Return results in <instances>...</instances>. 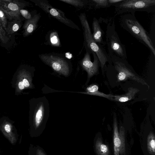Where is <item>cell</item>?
<instances>
[{
  "label": "cell",
  "mask_w": 155,
  "mask_h": 155,
  "mask_svg": "<svg viewBox=\"0 0 155 155\" xmlns=\"http://www.w3.org/2000/svg\"><path fill=\"white\" fill-rule=\"evenodd\" d=\"M99 87L95 84H92L87 87L86 92L84 94L98 96L106 98L111 101H114V96L111 94H106L98 91Z\"/></svg>",
  "instance_id": "4fadbf2b"
},
{
  "label": "cell",
  "mask_w": 155,
  "mask_h": 155,
  "mask_svg": "<svg viewBox=\"0 0 155 155\" xmlns=\"http://www.w3.org/2000/svg\"><path fill=\"white\" fill-rule=\"evenodd\" d=\"M59 1L72 5L74 7L82 8L89 2V1L84 0H59Z\"/></svg>",
  "instance_id": "2e32d148"
},
{
  "label": "cell",
  "mask_w": 155,
  "mask_h": 155,
  "mask_svg": "<svg viewBox=\"0 0 155 155\" xmlns=\"http://www.w3.org/2000/svg\"><path fill=\"white\" fill-rule=\"evenodd\" d=\"M114 155H119L120 152V149L116 147H114Z\"/></svg>",
  "instance_id": "f1b7e54d"
},
{
  "label": "cell",
  "mask_w": 155,
  "mask_h": 155,
  "mask_svg": "<svg viewBox=\"0 0 155 155\" xmlns=\"http://www.w3.org/2000/svg\"><path fill=\"white\" fill-rule=\"evenodd\" d=\"M23 82L25 86L26 87H28L30 86V83L28 80L26 78H24L23 80Z\"/></svg>",
  "instance_id": "83f0119b"
},
{
  "label": "cell",
  "mask_w": 155,
  "mask_h": 155,
  "mask_svg": "<svg viewBox=\"0 0 155 155\" xmlns=\"http://www.w3.org/2000/svg\"><path fill=\"white\" fill-rule=\"evenodd\" d=\"M27 5L18 0H0V8L10 20H21L20 10Z\"/></svg>",
  "instance_id": "ba28073f"
},
{
  "label": "cell",
  "mask_w": 155,
  "mask_h": 155,
  "mask_svg": "<svg viewBox=\"0 0 155 155\" xmlns=\"http://www.w3.org/2000/svg\"><path fill=\"white\" fill-rule=\"evenodd\" d=\"M110 58L114 61L115 68L117 72V81L120 82L130 79L146 85L149 88V86L143 79L134 73L123 62V60L115 55H109Z\"/></svg>",
  "instance_id": "8992f818"
},
{
  "label": "cell",
  "mask_w": 155,
  "mask_h": 155,
  "mask_svg": "<svg viewBox=\"0 0 155 155\" xmlns=\"http://www.w3.org/2000/svg\"><path fill=\"white\" fill-rule=\"evenodd\" d=\"M79 18L83 31L86 50L89 53L93 52L96 54L101 68L103 69L106 63L110 60V57L102 46L97 44L93 39L86 14L84 13H81L79 16Z\"/></svg>",
  "instance_id": "6da1fadb"
},
{
  "label": "cell",
  "mask_w": 155,
  "mask_h": 155,
  "mask_svg": "<svg viewBox=\"0 0 155 155\" xmlns=\"http://www.w3.org/2000/svg\"><path fill=\"white\" fill-rule=\"evenodd\" d=\"M114 147L119 148L121 143L118 129L117 119L115 118L114 120Z\"/></svg>",
  "instance_id": "d6986e66"
},
{
  "label": "cell",
  "mask_w": 155,
  "mask_h": 155,
  "mask_svg": "<svg viewBox=\"0 0 155 155\" xmlns=\"http://www.w3.org/2000/svg\"><path fill=\"white\" fill-rule=\"evenodd\" d=\"M44 112V108L42 104L40 105L35 114V124L36 128H38L42 121Z\"/></svg>",
  "instance_id": "e0dca14e"
},
{
  "label": "cell",
  "mask_w": 155,
  "mask_h": 155,
  "mask_svg": "<svg viewBox=\"0 0 155 155\" xmlns=\"http://www.w3.org/2000/svg\"><path fill=\"white\" fill-rule=\"evenodd\" d=\"M49 41L51 45L59 47L60 42L57 32L54 31L51 33L49 35Z\"/></svg>",
  "instance_id": "ffe728a7"
},
{
  "label": "cell",
  "mask_w": 155,
  "mask_h": 155,
  "mask_svg": "<svg viewBox=\"0 0 155 155\" xmlns=\"http://www.w3.org/2000/svg\"><path fill=\"white\" fill-rule=\"evenodd\" d=\"M4 130L5 131V133H8L9 134L11 131V128L10 126L8 124H6L4 126Z\"/></svg>",
  "instance_id": "484cf974"
},
{
  "label": "cell",
  "mask_w": 155,
  "mask_h": 155,
  "mask_svg": "<svg viewBox=\"0 0 155 155\" xmlns=\"http://www.w3.org/2000/svg\"><path fill=\"white\" fill-rule=\"evenodd\" d=\"M93 33L92 36L94 41L98 45L102 46L105 43L103 40L102 33L99 21L94 18L92 24Z\"/></svg>",
  "instance_id": "8fae6325"
},
{
  "label": "cell",
  "mask_w": 155,
  "mask_h": 155,
  "mask_svg": "<svg viewBox=\"0 0 155 155\" xmlns=\"http://www.w3.org/2000/svg\"><path fill=\"white\" fill-rule=\"evenodd\" d=\"M0 40L3 44L6 43L9 40V38L6 35L5 30L0 24Z\"/></svg>",
  "instance_id": "603a6c76"
},
{
  "label": "cell",
  "mask_w": 155,
  "mask_h": 155,
  "mask_svg": "<svg viewBox=\"0 0 155 155\" xmlns=\"http://www.w3.org/2000/svg\"><path fill=\"white\" fill-rule=\"evenodd\" d=\"M106 38L108 55H115L124 60L126 59L125 48L121 43L114 27L107 26Z\"/></svg>",
  "instance_id": "5b68a950"
},
{
  "label": "cell",
  "mask_w": 155,
  "mask_h": 155,
  "mask_svg": "<svg viewBox=\"0 0 155 155\" xmlns=\"http://www.w3.org/2000/svg\"><path fill=\"white\" fill-rule=\"evenodd\" d=\"M41 16L40 13H39L34 15L31 19L26 20L23 26L24 37L29 36L35 30Z\"/></svg>",
  "instance_id": "30bf717a"
},
{
  "label": "cell",
  "mask_w": 155,
  "mask_h": 155,
  "mask_svg": "<svg viewBox=\"0 0 155 155\" xmlns=\"http://www.w3.org/2000/svg\"><path fill=\"white\" fill-rule=\"evenodd\" d=\"M123 27L137 38L146 45L155 56V49L153 43L145 30L133 16L125 15L122 18Z\"/></svg>",
  "instance_id": "7a4b0ae2"
},
{
  "label": "cell",
  "mask_w": 155,
  "mask_h": 155,
  "mask_svg": "<svg viewBox=\"0 0 155 155\" xmlns=\"http://www.w3.org/2000/svg\"><path fill=\"white\" fill-rule=\"evenodd\" d=\"M8 22L5 32L7 35L13 34L17 32L21 28L22 22L21 20L13 19Z\"/></svg>",
  "instance_id": "5bb4252c"
},
{
  "label": "cell",
  "mask_w": 155,
  "mask_h": 155,
  "mask_svg": "<svg viewBox=\"0 0 155 155\" xmlns=\"http://www.w3.org/2000/svg\"><path fill=\"white\" fill-rule=\"evenodd\" d=\"M8 19L6 15L0 8V24L5 30L8 23Z\"/></svg>",
  "instance_id": "44dd1931"
},
{
  "label": "cell",
  "mask_w": 155,
  "mask_h": 155,
  "mask_svg": "<svg viewBox=\"0 0 155 155\" xmlns=\"http://www.w3.org/2000/svg\"><path fill=\"white\" fill-rule=\"evenodd\" d=\"M128 90L125 94L114 95V101L120 102H127L134 99L136 94L140 91L139 89L132 87L128 88Z\"/></svg>",
  "instance_id": "7c38bea8"
},
{
  "label": "cell",
  "mask_w": 155,
  "mask_h": 155,
  "mask_svg": "<svg viewBox=\"0 0 155 155\" xmlns=\"http://www.w3.org/2000/svg\"><path fill=\"white\" fill-rule=\"evenodd\" d=\"M44 63L50 66L55 71L65 76L68 75L69 66L68 59L62 54L57 53L41 54L39 55Z\"/></svg>",
  "instance_id": "277c9868"
},
{
  "label": "cell",
  "mask_w": 155,
  "mask_h": 155,
  "mask_svg": "<svg viewBox=\"0 0 155 155\" xmlns=\"http://www.w3.org/2000/svg\"><path fill=\"white\" fill-rule=\"evenodd\" d=\"M147 147L149 152L153 155H155V137L154 134L150 133L147 139Z\"/></svg>",
  "instance_id": "ac0fdd59"
},
{
  "label": "cell",
  "mask_w": 155,
  "mask_h": 155,
  "mask_svg": "<svg viewBox=\"0 0 155 155\" xmlns=\"http://www.w3.org/2000/svg\"><path fill=\"white\" fill-rule=\"evenodd\" d=\"M86 51L81 64L83 69L87 72L88 77L90 78L98 72L100 62L96 54L92 52L91 53L93 54L94 59V61L92 62L91 61L90 53Z\"/></svg>",
  "instance_id": "9c48e42d"
},
{
  "label": "cell",
  "mask_w": 155,
  "mask_h": 155,
  "mask_svg": "<svg viewBox=\"0 0 155 155\" xmlns=\"http://www.w3.org/2000/svg\"><path fill=\"white\" fill-rule=\"evenodd\" d=\"M46 13L60 22L73 29L80 30L79 27L70 19L67 18L64 13L52 6L47 0H30Z\"/></svg>",
  "instance_id": "52a82bcc"
},
{
  "label": "cell",
  "mask_w": 155,
  "mask_h": 155,
  "mask_svg": "<svg viewBox=\"0 0 155 155\" xmlns=\"http://www.w3.org/2000/svg\"><path fill=\"white\" fill-rule=\"evenodd\" d=\"M91 1L95 4L97 8L108 7L110 5L108 0H92Z\"/></svg>",
  "instance_id": "7402d4cb"
},
{
  "label": "cell",
  "mask_w": 155,
  "mask_h": 155,
  "mask_svg": "<svg viewBox=\"0 0 155 155\" xmlns=\"http://www.w3.org/2000/svg\"><path fill=\"white\" fill-rule=\"evenodd\" d=\"M95 149L99 155H108L109 153L107 146L103 143L101 139L98 138L95 143Z\"/></svg>",
  "instance_id": "9a60e30c"
},
{
  "label": "cell",
  "mask_w": 155,
  "mask_h": 155,
  "mask_svg": "<svg viewBox=\"0 0 155 155\" xmlns=\"http://www.w3.org/2000/svg\"><path fill=\"white\" fill-rule=\"evenodd\" d=\"M123 0H108L110 5L114 4L115 5L122 2Z\"/></svg>",
  "instance_id": "4316f807"
},
{
  "label": "cell",
  "mask_w": 155,
  "mask_h": 155,
  "mask_svg": "<svg viewBox=\"0 0 155 155\" xmlns=\"http://www.w3.org/2000/svg\"><path fill=\"white\" fill-rule=\"evenodd\" d=\"M35 155H46L42 149L40 148H37L36 151Z\"/></svg>",
  "instance_id": "d4e9b609"
},
{
  "label": "cell",
  "mask_w": 155,
  "mask_h": 155,
  "mask_svg": "<svg viewBox=\"0 0 155 155\" xmlns=\"http://www.w3.org/2000/svg\"><path fill=\"white\" fill-rule=\"evenodd\" d=\"M18 86L19 88L21 90H22L24 88L25 85L22 81H21L19 83Z\"/></svg>",
  "instance_id": "f546056e"
},
{
  "label": "cell",
  "mask_w": 155,
  "mask_h": 155,
  "mask_svg": "<svg viewBox=\"0 0 155 155\" xmlns=\"http://www.w3.org/2000/svg\"><path fill=\"white\" fill-rule=\"evenodd\" d=\"M115 5L116 12L119 13L136 11L150 12L154 10L155 0H123Z\"/></svg>",
  "instance_id": "3957f363"
},
{
  "label": "cell",
  "mask_w": 155,
  "mask_h": 155,
  "mask_svg": "<svg viewBox=\"0 0 155 155\" xmlns=\"http://www.w3.org/2000/svg\"><path fill=\"white\" fill-rule=\"evenodd\" d=\"M20 15L26 20L30 19L32 17L31 13L27 10L21 9L20 10Z\"/></svg>",
  "instance_id": "cb8c5ba5"
}]
</instances>
